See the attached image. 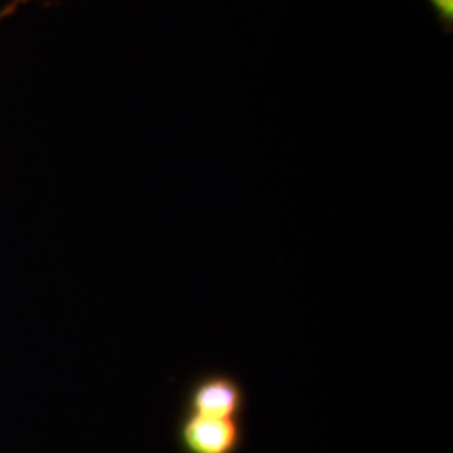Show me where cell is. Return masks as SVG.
Wrapping results in <instances>:
<instances>
[{
	"instance_id": "6da1fadb",
	"label": "cell",
	"mask_w": 453,
	"mask_h": 453,
	"mask_svg": "<svg viewBox=\"0 0 453 453\" xmlns=\"http://www.w3.org/2000/svg\"><path fill=\"white\" fill-rule=\"evenodd\" d=\"M247 391L232 372L211 370L195 374L181 396V413L211 418H241L247 411Z\"/></svg>"
},
{
	"instance_id": "7a4b0ae2",
	"label": "cell",
	"mask_w": 453,
	"mask_h": 453,
	"mask_svg": "<svg viewBox=\"0 0 453 453\" xmlns=\"http://www.w3.org/2000/svg\"><path fill=\"white\" fill-rule=\"evenodd\" d=\"M173 437L180 453H242L247 428L241 418H211L180 411Z\"/></svg>"
},
{
	"instance_id": "3957f363",
	"label": "cell",
	"mask_w": 453,
	"mask_h": 453,
	"mask_svg": "<svg viewBox=\"0 0 453 453\" xmlns=\"http://www.w3.org/2000/svg\"><path fill=\"white\" fill-rule=\"evenodd\" d=\"M434 11L437 12L440 20L445 24V27H452L453 24V0H428Z\"/></svg>"
},
{
	"instance_id": "277c9868",
	"label": "cell",
	"mask_w": 453,
	"mask_h": 453,
	"mask_svg": "<svg viewBox=\"0 0 453 453\" xmlns=\"http://www.w3.org/2000/svg\"><path fill=\"white\" fill-rule=\"evenodd\" d=\"M26 2H27V0H11V2L0 11V22H2L4 19H7V17L12 16L17 9H19L22 4H26Z\"/></svg>"
}]
</instances>
